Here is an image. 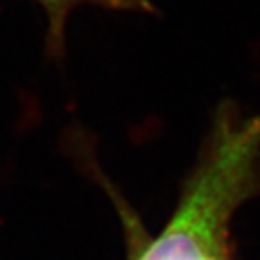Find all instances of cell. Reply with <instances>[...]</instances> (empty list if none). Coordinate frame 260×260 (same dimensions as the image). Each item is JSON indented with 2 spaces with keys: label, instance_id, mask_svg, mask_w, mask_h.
I'll return each mask as SVG.
<instances>
[{
  "label": "cell",
  "instance_id": "7a4b0ae2",
  "mask_svg": "<svg viewBox=\"0 0 260 260\" xmlns=\"http://www.w3.org/2000/svg\"><path fill=\"white\" fill-rule=\"evenodd\" d=\"M44 11L47 18L45 32V54L54 60H61L65 51V25L69 15L80 6L109 9V11H132L155 15L157 8L150 0H32Z\"/></svg>",
  "mask_w": 260,
  "mask_h": 260
},
{
  "label": "cell",
  "instance_id": "6da1fadb",
  "mask_svg": "<svg viewBox=\"0 0 260 260\" xmlns=\"http://www.w3.org/2000/svg\"><path fill=\"white\" fill-rule=\"evenodd\" d=\"M260 195V112L220 103L174 211L128 260H237L233 220Z\"/></svg>",
  "mask_w": 260,
  "mask_h": 260
}]
</instances>
